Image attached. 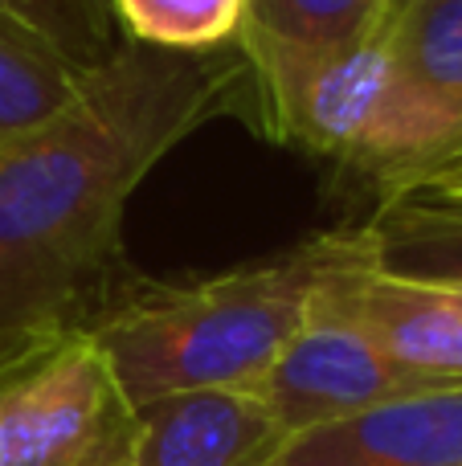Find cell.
<instances>
[{
  "label": "cell",
  "instance_id": "1",
  "mask_svg": "<svg viewBox=\"0 0 462 466\" xmlns=\"http://www.w3.org/2000/svg\"><path fill=\"white\" fill-rule=\"evenodd\" d=\"M237 41H127L29 136L0 144V372L90 331L136 282L123 218L144 177L221 115L246 111Z\"/></svg>",
  "mask_w": 462,
  "mask_h": 466
},
{
  "label": "cell",
  "instance_id": "2",
  "mask_svg": "<svg viewBox=\"0 0 462 466\" xmlns=\"http://www.w3.org/2000/svg\"><path fill=\"white\" fill-rule=\"evenodd\" d=\"M365 258V229L348 226L209 279H136L98 315L90 336L136 405L196 389L250 393L307 319L324 282Z\"/></svg>",
  "mask_w": 462,
  "mask_h": 466
},
{
  "label": "cell",
  "instance_id": "3",
  "mask_svg": "<svg viewBox=\"0 0 462 466\" xmlns=\"http://www.w3.org/2000/svg\"><path fill=\"white\" fill-rule=\"evenodd\" d=\"M144 410L90 331L0 372V466H136Z\"/></svg>",
  "mask_w": 462,
  "mask_h": 466
},
{
  "label": "cell",
  "instance_id": "4",
  "mask_svg": "<svg viewBox=\"0 0 462 466\" xmlns=\"http://www.w3.org/2000/svg\"><path fill=\"white\" fill-rule=\"evenodd\" d=\"M368 262L373 258L344 266L340 274H332L324 282V290L316 295V303H311L307 319L299 323V331L291 336V344L278 352L266 377L250 389L286 438L327 426V421L352 418V413L377 410L385 401L442 389L438 380L414 377L397 360H389L381 352V344L368 336L365 323L352 315L344 279Z\"/></svg>",
  "mask_w": 462,
  "mask_h": 466
},
{
  "label": "cell",
  "instance_id": "5",
  "mask_svg": "<svg viewBox=\"0 0 462 466\" xmlns=\"http://www.w3.org/2000/svg\"><path fill=\"white\" fill-rule=\"evenodd\" d=\"M385 33L397 106L377 201L462 147V0H393Z\"/></svg>",
  "mask_w": 462,
  "mask_h": 466
},
{
  "label": "cell",
  "instance_id": "6",
  "mask_svg": "<svg viewBox=\"0 0 462 466\" xmlns=\"http://www.w3.org/2000/svg\"><path fill=\"white\" fill-rule=\"evenodd\" d=\"M262 466H462V380L291 434Z\"/></svg>",
  "mask_w": 462,
  "mask_h": 466
},
{
  "label": "cell",
  "instance_id": "7",
  "mask_svg": "<svg viewBox=\"0 0 462 466\" xmlns=\"http://www.w3.org/2000/svg\"><path fill=\"white\" fill-rule=\"evenodd\" d=\"M144 410L136 466H262L286 434L246 389L172 393Z\"/></svg>",
  "mask_w": 462,
  "mask_h": 466
},
{
  "label": "cell",
  "instance_id": "8",
  "mask_svg": "<svg viewBox=\"0 0 462 466\" xmlns=\"http://www.w3.org/2000/svg\"><path fill=\"white\" fill-rule=\"evenodd\" d=\"M344 295L389 360L438 385L462 380V311L438 287L385 279L368 262L344 279Z\"/></svg>",
  "mask_w": 462,
  "mask_h": 466
},
{
  "label": "cell",
  "instance_id": "9",
  "mask_svg": "<svg viewBox=\"0 0 462 466\" xmlns=\"http://www.w3.org/2000/svg\"><path fill=\"white\" fill-rule=\"evenodd\" d=\"M373 270L422 287H462V193L401 188L365 221Z\"/></svg>",
  "mask_w": 462,
  "mask_h": 466
},
{
  "label": "cell",
  "instance_id": "10",
  "mask_svg": "<svg viewBox=\"0 0 462 466\" xmlns=\"http://www.w3.org/2000/svg\"><path fill=\"white\" fill-rule=\"evenodd\" d=\"M389 8L393 0H246L234 41L250 70H270L360 37Z\"/></svg>",
  "mask_w": 462,
  "mask_h": 466
},
{
  "label": "cell",
  "instance_id": "11",
  "mask_svg": "<svg viewBox=\"0 0 462 466\" xmlns=\"http://www.w3.org/2000/svg\"><path fill=\"white\" fill-rule=\"evenodd\" d=\"M90 74L65 62L45 37L0 8V144L49 123Z\"/></svg>",
  "mask_w": 462,
  "mask_h": 466
},
{
  "label": "cell",
  "instance_id": "12",
  "mask_svg": "<svg viewBox=\"0 0 462 466\" xmlns=\"http://www.w3.org/2000/svg\"><path fill=\"white\" fill-rule=\"evenodd\" d=\"M0 8L86 74L106 66L131 41L119 25L115 0H0Z\"/></svg>",
  "mask_w": 462,
  "mask_h": 466
},
{
  "label": "cell",
  "instance_id": "13",
  "mask_svg": "<svg viewBox=\"0 0 462 466\" xmlns=\"http://www.w3.org/2000/svg\"><path fill=\"white\" fill-rule=\"evenodd\" d=\"M246 0H115L131 41L160 49H213L234 41Z\"/></svg>",
  "mask_w": 462,
  "mask_h": 466
},
{
  "label": "cell",
  "instance_id": "14",
  "mask_svg": "<svg viewBox=\"0 0 462 466\" xmlns=\"http://www.w3.org/2000/svg\"><path fill=\"white\" fill-rule=\"evenodd\" d=\"M406 188H447V193H462V147H458V152H450L447 160H438L434 168H426L422 177H417L414 185H406ZM397 193H401V188H397ZM381 201H385V197H381Z\"/></svg>",
  "mask_w": 462,
  "mask_h": 466
},
{
  "label": "cell",
  "instance_id": "15",
  "mask_svg": "<svg viewBox=\"0 0 462 466\" xmlns=\"http://www.w3.org/2000/svg\"><path fill=\"white\" fill-rule=\"evenodd\" d=\"M438 290H442V295H447L450 303H455L458 311H462V287H438Z\"/></svg>",
  "mask_w": 462,
  "mask_h": 466
}]
</instances>
